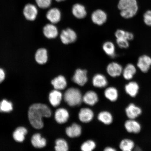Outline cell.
Here are the masks:
<instances>
[{
    "mask_svg": "<svg viewBox=\"0 0 151 151\" xmlns=\"http://www.w3.org/2000/svg\"><path fill=\"white\" fill-rule=\"evenodd\" d=\"M52 111L50 107L44 104H34L29 107L28 112V119L32 126L36 129H40L44 124L43 117L49 118L51 116Z\"/></svg>",
    "mask_w": 151,
    "mask_h": 151,
    "instance_id": "cell-1",
    "label": "cell"
},
{
    "mask_svg": "<svg viewBox=\"0 0 151 151\" xmlns=\"http://www.w3.org/2000/svg\"><path fill=\"white\" fill-rule=\"evenodd\" d=\"M121 16L125 19L133 17L138 10L136 0H120L118 5Z\"/></svg>",
    "mask_w": 151,
    "mask_h": 151,
    "instance_id": "cell-2",
    "label": "cell"
},
{
    "mask_svg": "<svg viewBox=\"0 0 151 151\" xmlns=\"http://www.w3.org/2000/svg\"><path fill=\"white\" fill-rule=\"evenodd\" d=\"M64 99L69 106L73 107L80 105L83 101V97L80 90L78 88H68L64 95Z\"/></svg>",
    "mask_w": 151,
    "mask_h": 151,
    "instance_id": "cell-3",
    "label": "cell"
},
{
    "mask_svg": "<svg viewBox=\"0 0 151 151\" xmlns=\"http://www.w3.org/2000/svg\"><path fill=\"white\" fill-rule=\"evenodd\" d=\"M23 14L26 19L31 21L35 20L38 14L37 6L32 3L27 4L24 7Z\"/></svg>",
    "mask_w": 151,
    "mask_h": 151,
    "instance_id": "cell-4",
    "label": "cell"
},
{
    "mask_svg": "<svg viewBox=\"0 0 151 151\" xmlns=\"http://www.w3.org/2000/svg\"><path fill=\"white\" fill-rule=\"evenodd\" d=\"M60 37L62 42L66 45L75 42L77 36L73 30L68 28L62 31Z\"/></svg>",
    "mask_w": 151,
    "mask_h": 151,
    "instance_id": "cell-5",
    "label": "cell"
},
{
    "mask_svg": "<svg viewBox=\"0 0 151 151\" xmlns=\"http://www.w3.org/2000/svg\"><path fill=\"white\" fill-rule=\"evenodd\" d=\"M91 18L93 23L97 25H101L106 21L107 14L103 9H98L92 12Z\"/></svg>",
    "mask_w": 151,
    "mask_h": 151,
    "instance_id": "cell-6",
    "label": "cell"
},
{
    "mask_svg": "<svg viewBox=\"0 0 151 151\" xmlns=\"http://www.w3.org/2000/svg\"><path fill=\"white\" fill-rule=\"evenodd\" d=\"M61 10L58 7H50L47 12L46 17L51 23L55 24L61 20Z\"/></svg>",
    "mask_w": 151,
    "mask_h": 151,
    "instance_id": "cell-7",
    "label": "cell"
},
{
    "mask_svg": "<svg viewBox=\"0 0 151 151\" xmlns=\"http://www.w3.org/2000/svg\"><path fill=\"white\" fill-rule=\"evenodd\" d=\"M87 71L80 69L76 71L73 77V82L80 86H83L88 81Z\"/></svg>",
    "mask_w": 151,
    "mask_h": 151,
    "instance_id": "cell-8",
    "label": "cell"
},
{
    "mask_svg": "<svg viewBox=\"0 0 151 151\" xmlns=\"http://www.w3.org/2000/svg\"><path fill=\"white\" fill-rule=\"evenodd\" d=\"M71 13L75 17L82 19L86 17L88 12L86 7L80 3H76L71 8Z\"/></svg>",
    "mask_w": 151,
    "mask_h": 151,
    "instance_id": "cell-9",
    "label": "cell"
},
{
    "mask_svg": "<svg viewBox=\"0 0 151 151\" xmlns=\"http://www.w3.org/2000/svg\"><path fill=\"white\" fill-rule=\"evenodd\" d=\"M137 66L142 72L147 73L151 67V58L146 55L139 57L138 60Z\"/></svg>",
    "mask_w": 151,
    "mask_h": 151,
    "instance_id": "cell-10",
    "label": "cell"
},
{
    "mask_svg": "<svg viewBox=\"0 0 151 151\" xmlns=\"http://www.w3.org/2000/svg\"><path fill=\"white\" fill-rule=\"evenodd\" d=\"M125 112L128 118L135 119L140 116L142 113V111L140 107L133 103H131L126 107Z\"/></svg>",
    "mask_w": 151,
    "mask_h": 151,
    "instance_id": "cell-11",
    "label": "cell"
},
{
    "mask_svg": "<svg viewBox=\"0 0 151 151\" xmlns=\"http://www.w3.org/2000/svg\"><path fill=\"white\" fill-rule=\"evenodd\" d=\"M122 66L116 62H113L107 65L106 70L108 74L113 77L120 76L122 73Z\"/></svg>",
    "mask_w": 151,
    "mask_h": 151,
    "instance_id": "cell-12",
    "label": "cell"
},
{
    "mask_svg": "<svg viewBox=\"0 0 151 151\" xmlns=\"http://www.w3.org/2000/svg\"><path fill=\"white\" fill-rule=\"evenodd\" d=\"M124 126L126 131L129 133L137 134L141 129V124L135 119H129L126 121Z\"/></svg>",
    "mask_w": 151,
    "mask_h": 151,
    "instance_id": "cell-13",
    "label": "cell"
},
{
    "mask_svg": "<svg viewBox=\"0 0 151 151\" xmlns=\"http://www.w3.org/2000/svg\"><path fill=\"white\" fill-rule=\"evenodd\" d=\"M69 114L68 112L65 109H58L55 113V119L56 122L60 124L65 123L69 118Z\"/></svg>",
    "mask_w": 151,
    "mask_h": 151,
    "instance_id": "cell-14",
    "label": "cell"
},
{
    "mask_svg": "<svg viewBox=\"0 0 151 151\" xmlns=\"http://www.w3.org/2000/svg\"><path fill=\"white\" fill-rule=\"evenodd\" d=\"M43 33L45 37L49 39L55 38L58 35V31L54 24H46L43 28Z\"/></svg>",
    "mask_w": 151,
    "mask_h": 151,
    "instance_id": "cell-15",
    "label": "cell"
},
{
    "mask_svg": "<svg viewBox=\"0 0 151 151\" xmlns=\"http://www.w3.org/2000/svg\"><path fill=\"white\" fill-rule=\"evenodd\" d=\"M93 116V111L88 108L81 109L78 114L79 119L81 122L84 123H88L91 121Z\"/></svg>",
    "mask_w": 151,
    "mask_h": 151,
    "instance_id": "cell-16",
    "label": "cell"
},
{
    "mask_svg": "<svg viewBox=\"0 0 151 151\" xmlns=\"http://www.w3.org/2000/svg\"><path fill=\"white\" fill-rule=\"evenodd\" d=\"M99 101V97L97 93L92 91L86 92L83 97V101L90 106H93Z\"/></svg>",
    "mask_w": 151,
    "mask_h": 151,
    "instance_id": "cell-17",
    "label": "cell"
},
{
    "mask_svg": "<svg viewBox=\"0 0 151 151\" xmlns=\"http://www.w3.org/2000/svg\"><path fill=\"white\" fill-rule=\"evenodd\" d=\"M62 99V94L59 90H55L50 92L49 100L53 106L56 107L59 105Z\"/></svg>",
    "mask_w": 151,
    "mask_h": 151,
    "instance_id": "cell-18",
    "label": "cell"
},
{
    "mask_svg": "<svg viewBox=\"0 0 151 151\" xmlns=\"http://www.w3.org/2000/svg\"><path fill=\"white\" fill-rule=\"evenodd\" d=\"M65 132L67 135L70 137H78L82 133V128L78 124L74 123L66 128Z\"/></svg>",
    "mask_w": 151,
    "mask_h": 151,
    "instance_id": "cell-19",
    "label": "cell"
},
{
    "mask_svg": "<svg viewBox=\"0 0 151 151\" xmlns=\"http://www.w3.org/2000/svg\"><path fill=\"white\" fill-rule=\"evenodd\" d=\"M52 84L55 90H61L65 89L67 86V82L65 77L60 75L52 81Z\"/></svg>",
    "mask_w": 151,
    "mask_h": 151,
    "instance_id": "cell-20",
    "label": "cell"
},
{
    "mask_svg": "<svg viewBox=\"0 0 151 151\" xmlns=\"http://www.w3.org/2000/svg\"><path fill=\"white\" fill-rule=\"evenodd\" d=\"M37 63L40 65H44L48 61V52L46 49L41 48L37 50L35 56Z\"/></svg>",
    "mask_w": 151,
    "mask_h": 151,
    "instance_id": "cell-21",
    "label": "cell"
},
{
    "mask_svg": "<svg viewBox=\"0 0 151 151\" xmlns=\"http://www.w3.org/2000/svg\"><path fill=\"white\" fill-rule=\"evenodd\" d=\"M124 88L126 93L128 95L132 97H135L138 93L139 86L137 83L132 81L126 84Z\"/></svg>",
    "mask_w": 151,
    "mask_h": 151,
    "instance_id": "cell-22",
    "label": "cell"
},
{
    "mask_svg": "<svg viewBox=\"0 0 151 151\" xmlns=\"http://www.w3.org/2000/svg\"><path fill=\"white\" fill-rule=\"evenodd\" d=\"M137 73L136 68L132 64H128L123 70L122 74L126 80H129L133 78Z\"/></svg>",
    "mask_w": 151,
    "mask_h": 151,
    "instance_id": "cell-23",
    "label": "cell"
},
{
    "mask_svg": "<svg viewBox=\"0 0 151 151\" xmlns=\"http://www.w3.org/2000/svg\"><path fill=\"white\" fill-rule=\"evenodd\" d=\"M31 142L35 148H42L46 146L47 141L46 139L41 137L40 134L37 133L35 134L32 137Z\"/></svg>",
    "mask_w": 151,
    "mask_h": 151,
    "instance_id": "cell-24",
    "label": "cell"
},
{
    "mask_svg": "<svg viewBox=\"0 0 151 151\" xmlns=\"http://www.w3.org/2000/svg\"><path fill=\"white\" fill-rule=\"evenodd\" d=\"M92 83L94 86L99 88H103L107 86L108 82L104 76L97 74L93 77Z\"/></svg>",
    "mask_w": 151,
    "mask_h": 151,
    "instance_id": "cell-25",
    "label": "cell"
},
{
    "mask_svg": "<svg viewBox=\"0 0 151 151\" xmlns=\"http://www.w3.org/2000/svg\"><path fill=\"white\" fill-rule=\"evenodd\" d=\"M27 133V130L24 127L17 128L13 133V137L14 140L19 142H22L25 139V136Z\"/></svg>",
    "mask_w": 151,
    "mask_h": 151,
    "instance_id": "cell-26",
    "label": "cell"
},
{
    "mask_svg": "<svg viewBox=\"0 0 151 151\" xmlns=\"http://www.w3.org/2000/svg\"><path fill=\"white\" fill-rule=\"evenodd\" d=\"M106 98L111 101L114 102L117 100L118 97V92L116 88L110 87L107 88L104 91Z\"/></svg>",
    "mask_w": 151,
    "mask_h": 151,
    "instance_id": "cell-27",
    "label": "cell"
},
{
    "mask_svg": "<svg viewBox=\"0 0 151 151\" xmlns=\"http://www.w3.org/2000/svg\"><path fill=\"white\" fill-rule=\"evenodd\" d=\"M99 120L103 123L106 125H109L112 122L113 118L112 115L107 111H102L98 115Z\"/></svg>",
    "mask_w": 151,
    "mask_h": 151,
    "instance_id": "cell-28",
    "label": "cell"
},
{
    "mask_svg": "<svg viewBox=\"0 0 151 151\" xmlns=\"http://www.w3.org/2000/svg\"><path fill=\"white\" fill-rule=\"evenodd\" d=\"M103 48L105 53L111 57L114 58L116 56L115 47L112 42L107 41L104 43Z\"/></svg>",
    "mask_w": 151,
    "mask_h": 151,
    "instance_id": "cell-29",
    "label": "cell"
},
{
    "mask_svg": "<svg viewBox=\"0 0 151 151\" xmlns=\"http://www.w3.org/2000/svg\"><path fill=\"white\" fill-rule=\"evenodd\" d=\"M135 144L131 139H125L120 142L119 148L123 151H131L134 148Z\"/></svg>",
    "mask_w": 151,
    "mask_h": 151,
    "instance_id": "cell-30",
    "label": "cell"
},
{
    "mask_svg": "<svg viewBox=\"0 0 151 151\" xmlns=\"http://www.w3.org/2000/svg\"><path fill=\"white\" fill-rule=\"evenodd\" d=\"M116 39L124 38L128 41L132 40L134 39L133 33L129 32H126L122 29L117 30L115 34Z\"/></svg>",
    "mask_w": 151,
    "mask_h": 151,
    "instance_id": "cell-31",
    "label": "cell"
},
{
    "mask_svg": "<svg viewBox=\"0 0 151 151\" xmlns=\"http://www.w3.org/2000/svg\"><path fill=\"white\" fill-rule=\"evenodd\" d=\"M55 149L56 151H67L68 150V146L65 139H58L55 141Z\"/></svg>",
    "mask_w": 151,
    "mask_h": 151,
    "instance_id": "cell-32",
    "label": "cell"
},
{
    "mask_svg": "<svg viewBox=\"0 0 151 151\" xmlns=\"http://www.w3.org/2000/svg\"><path fill=\"white\" fill-rule=\"evenodd\" d=\"M13 110L12 103L6 100H3L0 102V112H9Z\"/></svg>",
    "mask_w": 151,
    "mask_h": 151,
    "instance_id": "cell-33",
    "label": "cell"
},
{
    "mask_svg": "<svg viewBox=\"0 0 151 151\" xmlns=\"http://www.w3.org/2000/svg\"><path fill=\"white\" fill-rule=\"evenodd\" d=\"M53 0H35L36 5L41 9L50 8L52 5Z\"/></svg>",
    "mask_w": 151,
    "mask_h": 151,
    "instance_id": "cell-34",
    "label": "cell"
},
{
    "mask_svg": "<svg viewBox=\"0 0 151 151\" xmlns=\"http://www.w3.org/2000/svg\"><path fill=\"white\" fill-rule=\"evenodd\" d=\"M95 142L92 140H88L85 142L81 146V150L83 151H91L96 148Z\"/></svg>",
    "mask_w": 151,
    "mask_h": 151,
    "instance_id": "cell-35",
    "label": "cell"
},
{
    "mask_svg": "<svg viewBox=\"0 0 151 151\" xmlns=\"http://www.w3.org/2000/svg\"><path fill=\"white\" fill-rule=\"evenodd\" d=\"M116 41L117 44L120 48L126 49L129 46V41L125 39H116Z\"/></svg>",
    "mask_w": 151,
    "mask_h": 151,
    "instance_id": "cell-36",
    "label": "cell"
},
{
    "mask_svg": "<svg viewBox=\"0 0 151 151\" xmlns=\"http://www.w3.org/2000/svg\"><path fill=\"white\" fill-rule=\"evenodd\" d=\"M143 20L145 24L151 26V10H148L143 15Z\"/></svg>",
    "mask_w": 151,
    "mask_h": 151,
    "instance_id": "cell-37",
    "label": "cell"
},
{
    "mask_svg": "<svg viewBox=\"0 0 151 151\" xmlns=\"http://www.w3.org/2000/svg\"><path fill=\"white\" fill-rule=\"evenodd\" d=\"M5 75L4 70L3 69L0 68V83L4 80Z\"/></svg>",
    "mask_w": 151,
    "mask_h": 151,
    "instance_id": "cell-38",
    "label": "cell"
},
{
    "mask_svg": "<svg viewBox=\"0 0 151 151\" xmlns=\"http://www.w3.org/2000/svg\"><path fill=\"white\" fill-rule=\"evenodd\" d=\"M116 150L114 148L111 147H107L104 150L105 151H116Z\"/></svg>",
    "mask_w": 151,
    "mask_h": 151,
    "instance_id": "cell-39",
    "label": "cell"
},
{
    "mask_svg": "<svg viewBox=\"0 0 151 151\" xmlns=\"http://www.w3.org/2000/svg\"><path fill=\"white\" fill-rule=\"evenodd\" d=\"M54 1L56 2L60 3L61 2L67 1V0H54Z\"/></svg>",
    "mask_w": 151,
    "mask_h": 151,
    "instance_id": "cell-40",
    "label": "cell"
}]
</instances>
